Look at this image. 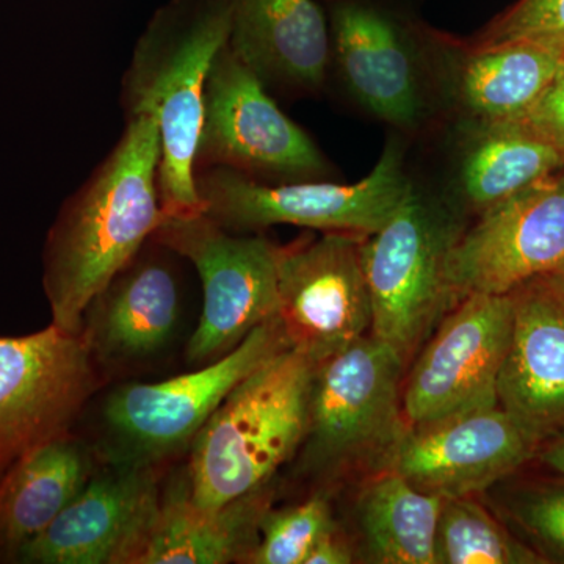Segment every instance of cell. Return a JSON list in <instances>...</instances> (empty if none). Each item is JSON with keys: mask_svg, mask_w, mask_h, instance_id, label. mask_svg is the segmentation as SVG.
Masks as SVG:
<instances>
[{"mask_svg": "<svg viewBox=\"0 0 564 564\" xmlns=\"http://www.w3.org/2000/svg\"><path fill=\"white\" fill-rule=\"evenodd\" d=\"M102 383L82 334L51 323L0 336V480L35 448L73 433Z\"/></svg>", "mask_w": 564, "mask_h": 564, "instance_id": "cell-10", "label": "cell"}, {"mask_svg": "<svg viewBox=\"0 0 564 564\" xmlns=\"http://www.w3.org/2000/svg\"><path fill=\"white\" fill-rule=\"evenodd\" d=\"M534 459H538L551 473L564 475V440L544 445Z\"/></svg>", "mask_w": 564, "mask_h": 564, "instance_id": "cell-31", "label": "cell"}, {"mask_svg": "<svg viewBox=\"0 0 564 564\" xmlns=\"http://www.w3.org/2000/svg\"><path fill=\"white\" fill-rule=\"evenodd\" d=\"M540 447L497 404L410 425L384 470L432 496L486 492L536 458Z\"/></svg>", "mask_w": 564, "mask_h": 564, "instance_id": "cell-16", "label": "cell"}, {"mask_svg": "<svg viewBox=\"0 0 564 564\" xmlns=\"http://www.w3.org/2000/svg\"><path fill=\"white\" fill-rule=\"evenodd\" d=\"M229 32L228 0H184L152 20L122 77L126 117L154 113L158 120L159 195L166 217L203 212L195 187V159L204 87Z\"/></svg>", "mask_w": 564, "mask_h": 564, "instance_id": "cell-2", "label": "cell"}, {"mask_svg": "<svg viewBox=\"0 0 564 564\" xmlns=\"http://www.w3.org/2000/svg\"><path fill=\"white\" fill-rule=\"evenodd\" d=\"M333 46L345 84L367 110L399 128L419 124L425 104L421 70L391 18L361 3L337 6Z\"/></svg>", "mask_w": 564, "mask_h": 564, "instance_id": "cell-18", "label": "cell"}, {"mask_svg": "<svg viewBox=\"0 0 564 564\" xmlns=\"http://www.w3.org/2000/svg\"><path fill=\"white\" fill-rule=\"evenodd\" d=\"M534 40L564 44V0H519L492 22L480 43Z\"/></svg>", "mask_w": 564, "mask_h": 564, "instance_id": "cell-28", "label": "cell"}, {"mask_svg": "<svg viewBox=\"0 0 564 564\" xmlns=\"http://www.w3.org/2000/svg\"><path fill=\"white\" fill-rule=\"evenodd\" d=\"M564 265V173L549 174L480 212L447 263L454 303L510 295Z\"/></svg>", "mask_w": 564, "mask_h": 564, "instance_id": "cell-11", "label": "cell"}, {"mask_svg": "<svg viewBox=\"0 0 564 564\" xmlns=\"http://www.w3.org/2000/svg\"><path fill=\"white\" fill-rule=\"evenodd\" d=\"M174 258L148 240L85 310L80 334L104 381L143 372L172 350L182 322Z\"/></svg>", "mask_w": 564, "mask_h": 564, "instance_id": "cell-15", "label": "cell"}, {"mask_svg": "<svg viewBox=\"0 0 564 564\" xmlns=\"http://www.w3.org/2000/svg\"><path fill=\"white\" fill-rule=\"evenodd\" d=\"M288 348L284 326L274 315L217 361L158 383L117 386L102 400L99 437L91 443L99 459L165 467L188 454L196 434L228 393Z\"/></svg>", "mask_w": 564, "mask_h": 564, "instance_id": "cell-5", "label": "cell"}, {"mask_svg": "<svg viewBox=\"0 0 564 564\" xmlns=\"http://www.w3.org/2000/svg\"><path fill=\"white\" fill-rule=\"evenodd\" d=\"M199 169H225L282 184L317 180L329 166L313 139L226 44L215 55L204 87L195 172Z\"/></svg>", "mask_w": 564, "mask_h": 564, "instance_id": "cell-9", "label": "cell"}, {"mask_svg": "<svg viewBox=\"0 0 564 564\" xmlns=\"http://www.w3.org/2000/svg\"><path fill=\"white\" fill-rule=\"evenodd\" d=\"M521 118L564 152V52L554 77Z\"/></svg>", "mask_w": 564, "mask_h": 564, "instance_id": "cell-29", "label": "cell"}, {"mask_svg": "<svg viewBox=\"0 0 564 564\" xmlns=\"http://www.w3.org/2000/svg\"><path fill=\"white\" fill-rule=\"evenodd\" d=\"M162 470L99 463L79 496L13 563L139 564L161 507Z\"/></svg>", "mask_w": 564, "mask_h": 564, "instance_id": "cell-14", "label": "cell"}, {"mask_svg": "<svg viewBox=\"0 0 564 564\" xmlns=\"http://www.w3.org/2000/svg\"><path fill=\"white\" fill-rule=\"evenodd\" d=\"M469 121L458 185L475 210L488 209L564 165V152L522 118Z\"/></svg>", "mask_w": 564, "mask_h": 564, "instance_id": "cell-23", "label": "cell"}, {"mask_svg": "<svg viewBox=\"0 0 564 564\" xmlns=\"http://www.w3.org/2000/svg\"><path fill=\"white\" fill-rule=\"evenodd\" d=\"M443 497L415 489L399 474L370 475L356 503L367 562L436 564V533Z\"/></svg>", "mask_w": 564, "mask_h": 564, "instance_id": "cell-24", "label": "cell"}, {"mask_svg": "<svg viewBox=\"0 0 564 564\" xmlns=\"http://www.w3.org/2000/svg\"><path fill=\"white\" fill-rule=\"evenodd\" d=\"M229 47L263 82L314 93L325 82L332 41L314 0H228Z\"/></svg>", "mask_w": 564, "mask_h": 564, "instance_id": "cell-19", "label": "cell"}, {"mask_svg": "<svg viewBox=\"0 0 564 564\" xmlns=\"http://www.w3.org/2000/svg\"><path fill=\"white\" fill-rule=\"evenodd\" d=\"M151 239L191 262L202 280L203 313L184 355L193 369L228 355L276 315L281 247L262 234L226 231L199 212L163 215Z\"/></svg>", "mask_w": 564, "mask_h": 564, "instance_id": "cell-8", "label": "cell"}, {"mask_svg": "<svg viewBox=\"0 0 564 564\" xmlns=\"http://www.w3.org/2000/svg\"><path fill=\"white\" fill-rule=\"evenodd\" d=\"M355 562L351 545L336 522L318 538L304 564H350Z\"/></svg>", "mask_w": 564, "mask_h": 564, "instance_id": "cell-30", "label": "cell"}, {"mask_svg": "<svg viewBox=\"0 0 564 564\" xmlns=\"http://www.w3.org/2000/svg\"><path fill=\"white\" fill-rule=\"evenodd\" d=\"M404 367L402 356L372 334L318 364L300 447L304 473L333 481L386 469L410 426Z\"/></svg>", "mask_w": 564, "mask_h": 564, "instance_id": "cell-4", "label": "cell"}, {"mask_svg": "<svg viewBox=\"0 0 564 564\" xmlns=\"http://www.w3.org/2000/svg\"><path fill=\"white\" fill-rule=\"evenodd\" d=\"M366 237L322 232L281 247L276 315L291 347L317 366L372 329V296L362 261Z\"/></svg>", "mask_w": 564, "mask_h": 564, "instance_id": "cell-12", "label": "cell"}, {"mask_svg": "<svg viewBox=\"0 0 564 564\" xmlns=\"http://www.w3.org/2000/svg\"><path fill=\"white\" fill-rule=\"evenodd\" d=\"M99 463L93 444L74 433L25 455L0 480V560L13 563L79 496Z\"/></svg>", "mask_w": 564, "mask_h": 564, "instance_id": "cell-22", "label": "cell"}, {"mask_svg": "<svg viewBox=\"0 0 564 564\" xmlns=\"http://www.w3.org/2000/svg\"><path fill=\"white\" fill-rule=\"evenodd\" d=\"M447 62V90L469 120L521 118L554 77L564 44L534 40L477 43Z\"/></svg>", "mask_w": 564, "mask_h": 564, "instance_id": "cell-21", "label": "cell"}, {"mask_svg": "<svg viewBox=\"0 0 564 564\" xmlns=\"http://www.w3.org/2000/svg\"><path fill=\"white\" fill-rule=\"evenodd\" d=\"M159 158L155 115H128L113 150L63 203L43 251L44 295L58 328L80 334L88 304L161 225Z\"/></svg>", "mask_w": 564, "mask_h": 564, "instance_id": "cell-1", "label": "cell"}, {"mask_svg": "<svg viewBox=\"0 0 564 564\" xmlns=\"http://www.w3.org/2000/svg\"><path fill=\"white\" fill-rule=\"evenodd\" d=\"M513 295H470L434 329L403 380L410 425L497 406V383L513 334Z\"/></svg>", "mask_w": 564, "mask_h": 564, "instance_id": "cell-13", "label": "cell"}, {"mask_svg": "<svg viewBox=\"0 0 564 564\" xmlns=\"http://www.w3.org/2000/svg\"><path fill=\"white\" fill-rule=\"evenodd\" d=\"M464 231L444 206L415 191L362 245L372 296L370 334L410 361L455 306L447 282L452 248Z\"/></svg>", "mask_w": 564, "mask_h": 564, "instance_id": "cell-7", "label": "cell"}, {"mask_svg": "<svg viewBox=\"0 0 564 564\" xmlns=\"http://www.w3.org/2000/svg\"><path fill=\"white\" fill-rule=\"evenodd\" d=\"M195 187L203 214L226 231L258 234L292 225L321 232L372 236L413 188L399 141L386 144L369 176L355 184L325 181L267 182L225 169H199Z\"/></svg>", "mask_w": 564, "mask_h": 564, "instance_id": "cell-6", "label": "cell"}, {"mask_svg": "<svg viewBox=\"0 0 564 564\" xmlns=\"http://www.w3.org/2000/svg\"><path fill=\"white\" fill-rule=\"evenodd\" d=\"M317 364L288 348L236 386L188 451L192 499L218 508L272 481L299 454Z\"/></svg>", "mask_w": 564, "mask_h": 564, "instance_id": "cell-3", "label": "cell"}, {"mask_svg": "<svg viewBox=\"0 0 564 564\" xmlns=\"http://www.w3.org/2000/svg\"><path fill=\"white\" fill-rule=\"evenodd\" d=\"M511 295L513 334L497 403L543 448L564 440V303L536 281Z\"/></svg>", "mask_w": 564, "mask_h": 564, "instance_id": "cell-17", "label": "cell"}, {"mask_svg": "<svg viewBox=\"0 0 564 564\" xmlns=\"http://www.w3.org/2000/svg\"><path fill=\"white\" fill-rule=\"evenodd\" d=\"M536 282H540L545 291L551 292L552 295L560 300V302L564 303V265L562 269L547 274V276L541 278V280H538Z\"/></svg>", "mask_w": 564, "mask_h": 564, "instance_id": "cell-32", "label": "cell"}, {"mask_svg": "<svg viewBox=\"0 0 564 564\" xmlns=\"http://www.w3.org/2000/svg\"><path fill=\"white\" fill-rule=\"evenodd\" d=\"M265 485L218 508L192 499L187 469L162 485L158 519L139 564L250 563L263 514L272 508Z\"/></svg>", "mask_w": 564, "mask_h": 564, "instance_id": "cell-20", "label": "cell"}, {"mask_svg": "<svg viewBox=\"0 0 564 564\" xmlns=\"http://www.w3.org/2000/svg\"><path fill=\"white\" fill-rule=\"evenodd\" d=\"M334 524L332 503L325 492L292 507L263 514L259 543L251 564H304L318 538Z\"/></svg>", "mask_w": 564, "mask_h": 564, "instance_id": "cell-27", "label": "cell"}, {"mask_svg": "<svg viewBox=\"0 0 564 564\" xmlns=\"http://www.w3.org/2000/svg\"><path fill=\"white\" fill-rule=\"evenodd\" d=\"M521 480L505 492L508 525L545 563H564V475Z\"/></svg>", "mask_w": 564, "mask_h": 564, "instance_id": "cell-26", "label": "cell"}, {"mask_svg": "<svg viewBox=\"0 0 564 564\" xmlns=\"http://www.w3.org/2000/svg\"><path fill=\"white\" fill-rule=\"evenodd\" d=\"M436 564H545V560L484 505L467 496L443 500Z\"/></svg>", "mask_w": 564, "mask_h": 564, "instance_id": "cell-25", "label": "cell"}]
</instances>
